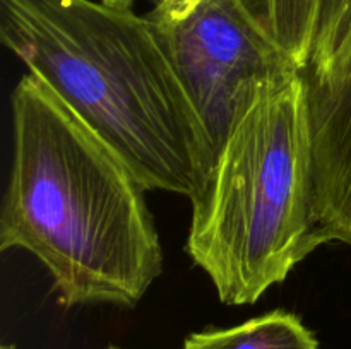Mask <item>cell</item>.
I'll use <instances>...</instances> for the list:
<instances>
[{"instance_id": "10", "label": "cell", "mask_w": 351, "mask_h": 349, "mask_svg": "<svg viewBox=\"0 0 351 349\" xmlns=\"http://www.w3.org/2000/svg\"><path fill=\"white\" fill-rule=\"evenodd\" d=\"M2 349H16V346H12V344H5V346H2Z\"/></svg>"}, {"instance_id": "7", "label": "cell", "mask_w": 351, "mask_h": 349, "mask_svg": "<svg viewBox=\"0 0 351 349\" xmlns=\"http://www.w3.org/2000/svg\"><path fill=\"white\" fill-rule=\"evenodd\" d=\"M249 19L290 57L302 72L308 67L319 0H237Z\"/></svg>"}, {"instance_id": "12", "label": "cell", "mask_w": 351, "mask_h": 349, "mask_svg": "<svg viewBox=\"0 0 351 349\" xmlns=\"http://www.w3.org/2000/svg\"><path fill=\"white\" fill-rule=\"evenodd\" d=\"M158 2H163V0H158Z\"/></svg>"}, {"instance_id": "1", "label": "cell", "mask_w": 351, "mask_h": 349, "mask_svg": "<svg viewBox=\"0 0 351 349\" xmlns=\"http://www.w3.org/2000/svg\"><path fill=\"white\" fill-rule=\"evenodd\" d=\"M10 105L14 154L0 250L40 260L64 308H134L163 272L146 190L36 75L19 79Z\"/></svg>"}, {"instance_id": "3", "label": "cell", "mask_w": 351, "mask_h": 349, "mask_svg": "<svg viewBox=\"0 0 351 349\" xmlns=\"http://www.w3.org/2000/svg\"><path fill=\"white\" fill-rule=\"evenodd\" d=\"M185 248L225 305H252L321 246L304 72L264 94L192 198Z\"/></svg>"}, {"instance_id": "5", "label": "cell", "mask_w": 351, "mask_h": 349, "mask_svg": "<svg viewBox=\"0 0 351 349\" xmlns=\"http://www.w3.org/2000/svg\"><path fill=\"white\" fill-rule=\"evenodd\" d=\"M304 75L319 240L351 246V34L331 62Z\"/></svg>"}, {"instance_id": "11", "label": "cell", "mask_w": 351, "mask_h": 349, "mask_svg": "<svg viewBox=\"0 0 351 349\" xmlns=\"http://www.w3.org/2000/svg\"><path fill=\"white\" fill-rule=\"evenodd\" d=\"M106 349H119V348H115V346H110V348H106Z\"/></svg>"}, {"instance_id": "4", "label": "cell", "mask_w": 351, "mask_h": 349, "mask_svg": "<svg viewBox=\"0 0 351 349\" xmlns=\"http://www.w3.org/2000/svg\"><path fill=\"white\" fill-rule=\"evenodd\" d=\"M147 17L197 116L211 171L242 116L302 70L237 0H163Z\"/></svg>"}, {"instance_id": "6", "label": "cell", "mask_w": 351, "mask_h": 349, "mask_svg": "<svg viewBox=\"0 0 351 349\" xmlns=\"http://www.w3.org/2000/svg\"><path fill=\"white\" fill-rule=\"evenodd\" d=\"M184 349H319V341L298 315L273 310L233 327L191 334Z\"/></svg>"}, {"instance_id": "2", "label": "cell", "mask_w": 351, "mask_h": 349, "mask_svg": "<svg viewBox=\"0 0 351 349\" xmlns=\"http://www.w3.org/2000/svg\"><path fill=\"white\" fill-rule=\"evenodd\" d=\"M0 41L144 190L201 194L204 137L149 17L95 0H0Z\"/></svg>"}, {"instance_id": "9", "label": "cell", "mask_w": 351, "mask_h": 349, "mask_svg": "<svg viewBox=\"0 0 351 349\" xmlns=\"http://www.w3.org/2000/svg\"><path fill=\"white\" fill-rule=\"evenodd\" d=\"M99 2L106 3L110 7H115V9H132L134 0H99Z\"/></svg>"}, {"instance_id": "8", "label": "cell", "mask_w": 351, "mask_h": 349, "mask_svg": "<svg viewBox=\"0 0 351 349\" xmlns=\"http://www.w3.org/2000/svg\"><path fill=\"white\" fill-rule=\"evenodd\" d=\"M350 34L351 0H319L311 62L307 68H319L331 62Z\"/></svg>"}]
</instances>
